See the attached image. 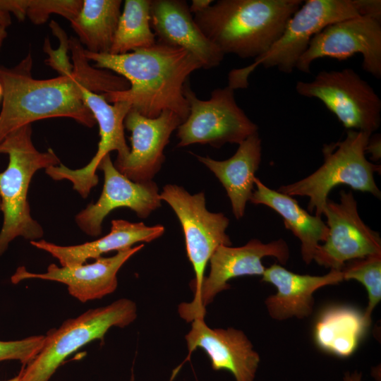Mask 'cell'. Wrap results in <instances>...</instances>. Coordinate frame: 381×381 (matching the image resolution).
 I'll use <instances>...</instances> for the list:
<instances>
[{
  "instance_id": "4fadbf2b",
  "label": "cell",
  "mask_w": 381,
  "mask_h": 381,
  "mask_svg": "<svg viewBox=\"0 0 381 381\" xmlns=\"http://www.w3.org/2000/svg\"><path fill=\"white\" fill-rule=\"evenodd\" d=\"M356 54L363 56V70L380 79L381 23L357 16L327 25L312 38L296 68L308 73L315 60L324 57L346 60Z\"/></svg>"
},
{
  "instance_id": "8992f818",
  "label": "cell",
  "mask_w": 381,
  "mask_h": 381,
  "mask_svg": "<svg viewBox=\"0 0 381 381\" xmlns=\"http://www.w3.org/2000/svg\"><path fill=\"white\" fill-rule=\"evenodd\" d=\"M136 317L135 303L128 298H120L66 320L59 328L47 332L40 352L22 367L20 381H49L73 352L92 341L102 339L112 327L130 325Z\"/></svg>"
},
{
  "instance_id": "d590c367",
  "label": "cell",
  "mask_w": 381,
  "mask_h": 381,
  "mask_svg": "<svg viewBox=\"0 0 381 381\" xmlns=\"http://www.w3.org/2000/svg\"><path fill=\"white\" fill-rule=\"evenodd\" d=\"M0 381H20V373H19L18 375L7 380H0Z\"/></svg>"
},
{
  "instance_id": "e575fe53",
  "label": "cell",
  "mask_w": 381,
  "mask_h": 381,
  "mask_svg": "<svg viewBox=\"0 0 381 381\" xmlns=\"http://www.w3.org/2000/svg\"><path fill=\"white\" fill-rule=\"evenodd\" d=\"M6 37H7L6 28L0 26V50Z\"/></svg>"
},
{
  "instance_id": "74e56055",
  "label": "cell",
  "mask_w": 381,
  "mask_h": 381,
  "mask_svg": "<svg viewBox=\"0 0 381 381\" xmlns=\"http://www.w3.org/2000/svg\"><path fill=\"white\" fill-rule=\"evenodd\" d=\"M0 210H1V199H0Z\"/></svg>"
},
{
  "instance_id": "f1b7e54d",
  "label": "cell",
  "mask_w": 381,
  "mask_h": 381,
  "mask_svg": "<svg viewBox=\"0 0 381 381\" xmlns=\"http://www.w3.org/2000/svg\"><path fill=\"white\" fill-rule=\"evenodd\" d=\"M45 336L37 335L14 341L0 340V361L15 360L25 365L40 352Z\"/></svg>"
},
{
  "instance_id": "ba28073f",
  "label": "cell",
  "mask_w": 381,
  "mask_h": 381,
  "mask_svg": "<svg viewBox=\"0 0 381 381\" xmlns=\"http://www.w3.org/2000/svg\"><path fill=\"white\" fill-rule=\"evenodd\" d=\"M299 95L323 103L348 130L372 134L381 122V100L352 68L321 71L310 81H298Z\"/></svg>"
},
{
  "instance_id": "7402d4cb",
  "label": "cell",
  "mask_w": 381,
  "mask_h": 381,
  "mask_svg": "<svg viewBox=\"0 0 381 381\" xmlns=\"http://www.w3.org/2000/svg\"><path fill=\"white\" fill-rule=\"evenodd\" d=\"M195 155L214 173L225 188L235 217L242 218L253 194L255 174L261 162L262 144L258 132L238 144L236 153L228 159L218 161Z\"/></svg>"
},
{
  "instance_id": "f546056e",
  "label": "cell",
  "mask_w": 381,
  "mask_h": 381,
  "mask_svg": "<svg viewBox=\"0 0 381 381\" xmlns=\"http://www.w3.org/2000/svg\"><path fill=\"white\" fill-rule=\"evenodd\" d=\"M360 16L367 17L381 23L380 0H353Z\"/></svg>"
},
{
  "instance_id": "8d00e7d4",
  "label": "cell",
  "mask_w": 381,
  "mask_h": 381,
  "mask_svg": "<svg viewBox=\"0 0 381 381\" xmlns=\"http://www.w3.org/2000/svg\"><path fill=\"white\" fill-rule=\"evenodd\" d=\"M2 95H3V89H2L1 85L0 84V100L2 99Z\"/></svg>"
},
{
  "instance_id": "1f68e13d",
  "label": "cell",
  "mask_w": 381,
  "mask_h": 381,
  "mask_svg": "<svg viewBox=\"0 0 381 381\" xmlns=\"http://www.w3.org/2000/svg\"><path fill=\"white\" fill-rule=\"evenodd\" d=\"M212 0H193L189 7L191 13H198L210 6L213 3Z\"/></svg>"
},
{
  "instance_id": "30bf717a",
  "label": "cell",
  "mask_w": 381,
  "mask_h": 381,
  "mask_svg": "<svg viewBox=\"0 0 381 381\" xmlns=\"http://www.w3.org/2000/svg\"><path fill=\"white\" fill-rule=\"evenodd\" d=\"M275 258L285 265L289 259V248L282 238L264 243L251 239L241 247L219 246L210 258V271L205 277L193 300L179 306L180 316L187 322L204 318L205 308L221 291L230 288L227 282L233 278L247 275H262L265 268L262 259Z\"/></svg>"
},
{
  "instance_id": "7c38bea8",
  "label": "cell",
  "mask_w": 381,
  "mask_h": 381,
  "mask_svg": "<svg viewBox=\"0 0 381 381\" xmlns=\"http://www.w3.org/2000/svg\"><path fill=\"white\" fill-rule=\"evenodd\" d=\"M328 236L316 249L313 260L330 270H341L352 260L381 254V238L360 217L351 191L340 192V202L329 199L324 207Z\"/></svg>"
},
{
  "instance_id": "9c48e42d",
  "label": "cell",
  "mask_w": 381,
  "mask_h": 381,
  "mask_svg": "<svg viewBox=\"0 0 381 381\" xmlns=\"http://www.w3.org/2000/svg\"><path fill=\"white\" fill-rule=\"evenodd\" d=\"M189 114L178 127V147L195 143L219 148L226 143L240 144L258 132V126L236 103L234 90L227 85L214 89L207 100L200 99L188 81L184 87Z\"/></svg>"
},
{
  "instance_id": "ac0fdd59",
  "label": "cell",
  "mask_w": 381,
  "mask_h": 381,
  "mask_svg": "<svg viewBox=\"0 0 381 381\" xmlns=\"http://www.w3.org/2000/svg\"><path fill=\"white\" fill-rule=\"evenodd\" d=\"M191 322V329L185 336L190 353L201 348L214 370H226L236 381H254L260 358L243 331L233 327L212 329L204 318Z\"/></svg>"
},
{
  "instance_id": "603a6c76",
  "label": "cell",
  "mask_w": 381,
  "mask_h": 381,
  "mask_svg": "<svg viewBox=\"0 0 381 381\" xmlns=\"http://www.w3.org/2000/svg\"><path fill=\"white\" fill-rule=\"evenodd\" d=\"M256 189L250 201L264 205L276 211L284 219V225L301 243L303 260L307 265L313 260L315 252L328 236V227L321 217L311 215L303 209L292 196L268 188L258 179H254Z\"/></svg>"
},
{
  "instance_id": "d6986e66",
  "label": "cell",
  "mask_w": 381,
  "mask_h": 381,
  "mask_svg": "<svg viewBox=\"0 0 381 381\" xmlns=\"http://www.w3.org/2000/svg\"><path fill=\"white\" fill-rule=\"evenodd\" d=\"M150 14L157 41L186 49L202 68L219 66L224 54L200 30L186 1L151 0Z\"/></svg>"
},
{
  "instance_id": "ffe728a7",
  "label": "cell",
  "mask_w": 381,
  "mask_h": 381,
  "mask_svg": "<svg viewBox=\"0 0 381 381\" xmlns=\"http://www.w3.org/2000/svg\"><path fill=\"white\" fill-rule=\"evenodd\" d=\"M262 277V282L277 289L265 301L270 316L277 320L309 317L313 310L315 291L344 281L341 270H330L322 276L299 274L278 264L266 267Z\"/></svg>"
},
{
  "instance_id": "9a60e30c",
  "label": "cell",
  "mask_w": 381,
  "mask_h": 381,
  "mask_svg": "<svg viewBox=\"0 0 381 381\" xmlns=\"http://www.w3.org/2000/svg\"><path fill=\"white\" fill-rule=\"evenodd\" d=\"M98 169L104 173L102 193L96 202L90 203L75 217L76 224L87 235H101L104 219L114 209L129 208L139 217L146 218L161 206L157 184L128 179L116 169L109 155L101 160Z\"/></svg>"
},
{
  "instance_id": "836d02e7",
  "label": "cell",
  "mask_w": 381,
  "mask_h": 381,
  "mask_svg": "<svg viewBox=\"0 0 381 381\" xmlns=\"http://www.w3.org/2000/svg\"><path fill=\"white\" fill-rule=\"evenodd\" d=\"M342 381H362V373L357 371L346 373Z\"/></svg>"
},
{
  "instance_id": "4dcf8cb0",
  "label": "cell",
  "mask_w": 381,
  "mask_h": 381,
  "mask_svg": "<svg viewBox=\"0 0 381 381\" xmlns=\"http://www.w3.org/2000/svg\"><path fill=\"white\" fill-rule=\"evenodd\" d=\"M381 138L380 134H376L372 138L370 137L368 144L365 147V153H370L371 159L377 161L381 157Z\"/></svg>"
},
{
  "instance_id": "d4e9b609",
  "label": "cell",
  "mask_w": 381,
  "mask_h": 381,
  "mask_svg": "<svg viewBox=\"0 0 381 381\" xmlns=\"http://www.w3.org/2000/svg\"><path fill=\"white\" fill-rule=\"evenodd\" d=\"M121 4V0H83L79 13L70 23L86 52H109Z\"/></svg>"
},
{
  "instance_id": "e0dca14e",
  "label": "cell",
  "mask_w": 381,
  "mask_h": 381,
  "mask_svg": "<svg viewBox=\"0 0 381 381\" xmlns=\"http://www.w3.org/2000/svg\"><path fill=\"white\" fill-rule=\"evenodd\" d=\"M143 246L140 244L119 250L108 258L101 256L89 264L64 267L50 264L44 273L30 272L21 266L12 275L11 282L17 284L30 279L54 281L66 284L69 294L81 302L99 299L116 290L119 270Z\"/></svg>"
},
{
  "instance_id": "484cf974",
  "label": "cell",
  "mask_w": 381,
  "mask_h": 381,
  "mask_svg": "<svg viewBox=\"0 0 381 381\" xmlns=\"http://www.w3.org/2000/svg\"><path fill=\"white\" fill-rule=\"evenodd\" d=\"M151 0H126L109 50L123 54L147 48L157 42L150 27Z\"/></svg>"
},
{
  "instance_id": "d6a6232c",
  "label": "cell",
  "mask_w": 381,
  "mask_h": 381,
  "mask_svg": "<svg viewBox=\"0 0 381 381\" xmlns=\"http://www.w3.org/2000/svg\"><path fill=\"white\" fill-rule=\"evenodd\" d=\"M11 24V14L0 8V26L7 28Z\"/></svg>"
},
{
  "instance_id": "277c9868",
  "label": "cell",
  "mask_w": 381,
  "mask_h": 381,
  "mask_svg": "<svg viewBox=\"0 0 381 381\" xmlns=\"http://www.w3.org/2000/svg\"><path fill=\"white\" fill-rule=\"evenodd\" d=\"M54 150L41 152L32 140L31 124L9 133L0 143V199L3 224L0 231V256L17 237L37 241L44 230L30 213L28 200L33 175L40 169L59 165Z\"/></svg>"
},
{
  "instance_id": "5bb4252c",
  "label": "cell",
  "mask_w": 381,
  "mask_h": 381,
  "mask_svg": "<svg viewBox=\"0 0 381 381\" xmlns=\"http://www.w3.org/2000/svg\"><path fill=\"white\" fill-rule=\"evenodd\" d=\"M83 100L99 125V141L97 152L87 165L72 169L63 164L45 169V173L55 181L68 180L80 195L86 198L98 183L96 171L101 160L111 151L117 152L114 163L123 162L130 148L124 135V119L131 109L125 102L109 103L101 94L83 88Z\"/></svg>"
},
{
  "instance_id": "44dd1931",
  "label": "cell",
  "mask_w": 381,
  "mask_h": 381,
  "mask_svg": "<svg viewBox=\"0 0 381 381\" xmlns=\"http://www.w3.org/2000/svg\"><path fill=\"white\" fill-rule=\"evenodd\" d=\"M164 232L162 225L146 226L143 222H131L124 219L111 221L107 235L90 242L74 246H59L44 239L31 241L30 244L56 258L61 266L83 265L89 259H97L112 250L131 248L138 242H150Z\"/></svg>"
},
{
  "instance_id": "cb8c5ba5",
  "label": "cell",
  "mask_w": 381,
  "mask_h": 381,
  "mask_svg": "<svg viewBox=\"0 0 381 381\" xmlns=\"http://www.w3.org/2000/svg\"><path fill=\"white\" fill-rule=\"evenodd\" d=\"M369 327L363 312L348 306H332L318 317L313 338L322 351L347 358L356 351Z\"/></svg>"
},
{
  "instance_id": "83f0119b",
  "label": "cell",
  "mask_w": 381,
  "mask_h": 381,
  "mask_svg": "<svg viewBox=\"0 0 381 381\" xmlns=\"http://www.w3.org/2000/svg\"><path fill=\"white\" fill-rule=\"evenodd\" d=\"M82 4L83 0H25V15L35 25L44 23L52 13L71 22Z\"/></svg>"
},
{
  "instance_id": "6da1fadb",
  "label": "cell",
  "mask_w": 381,
  "mask_h": 381,
  "mask_svg": "<svg viewBox=\"0 0 381 381\" xmlns=\"http://www.w3.org/2000/svg\"><path fill=\"white\" fill-rule=\"evenodd\" d=\"M69 48L73 71L56 78L35 79L30 53L13 68L0 66V143L11 132L44 119L67 117L92 128L96 121L83 100V88L104 94L129 87L122 76L91 65L78 39L71 37Z\"/></svg>"
},
{
  "instance_id": "3957f363",
  "label": "cell",
  "mask_w": 381,
  "mask_h": 381,
  "mask_svg": "<svg viewBox=\"0 0 381 381\" xmlns=\"http://www.w3.org/2000/svg\"><path fill=\"white\" fill-rule=\"evenodd\" d=\"M302 0H219L194 20L224 55L258 58L282 34Z\"/></svg>"
},
{
  "instance_id": "4316f807",
  "label": "cell",
  "mask_w": 381,
  "mask_h": 381,
  "mask_svg": "<svg viewBox=\"0 0 381 381\" xmlns=\"http://www.w3.org/2000/svg\"><path fill=\"white\" fill-rule=\"evenodd\" d=\"M341 272L344 280H356L366 289L368 303L363 316L370 326L373 311L381 300V254L350 260Z\"/></svg>"
},
{
  "instance_id": "8fae6325",
  "label": "cell",
  "mask_w": 381,
  "mask_h": 381,
  "mask_svg": "<svg viewBox=\"0 0 381 381\" xmlns=\"http://www.w3.org/2000/svg\"><path fill=\"white\" fill-rule=\"evenodd\" d=\"M159 198L170 205L182 226L187 255L195 275L190 285L195 293L214 250L220 246H231L226 233L229 220L221 212L207 210L202 192L191 195L181 186L167 184L159 193Z\"/></svg>"
},
{
  "instance_id": "52a82bcc",
  "label": "cell",
  "mask_w": 381,
  "mask_h": 381,
  "mask_svg": "<svg viewBox=\"0 0 381 381\" xmlns=\"http://www.w3.org/2000/svg\"><path fill=\"white\" fill-rule=\"evenodd\" d=\"M357 16H360L353 0L306 1L266 53L255 59L248 66L229 72L228 85L234 90L246 88L249 75L259 65L291 73L316 34L330 24Z\"/></svg>"
},
{
  "instance_id": "5b68a950",
  "label": "cell",
  "mask_w": 381,
  "mask_h": 381,
  "mask_svg": "<svg viewBox=\"0 0 381 381\" xmlns=\"http://www.w3.org/2000/svg\"><path fill=\"white\" fill-rule=\"evenodd\" d=\"M370 134L348 130L346 138L337 143L325 144L322 152L323 164L313 174L295 183L283 185L278 191L290 195L309 198L308 210L321 217L329 192L337 186L347 185L352 189L373 194L380 198L374 173L380 165L369 162L365 147Z\"/></svg>"
},
{
  "instance_id": "7a4b0ae2",
  "label": "cell",
  "mask_w": 381,
  "mask_h": 381,
  "mask_svg": "<svg viewBox=\"0 0 381 381\" xmlns=\"http://www.w3.org/2000/svg\"><path fill=\"white\" fill-rule=\"evenodd\" d=\"M97 68L115 72L130 84L125 90L101 94L109 103L125 102L141 115L156 118L169 110L186 120L189 114L184 87L189 75L202 68L183 48L157 40L152 46L123 54L86 52Z\"/></svg>"
},
{
  "instance_id": "2e32d148",
  "label": "cell",
  "mask_w": 381,
  "mask_h": 381,
  "mask_svg": "<svg viewBox=\"0 0 381 381\" xmlns=\"http://www.w3.org/2000/svg\"><path fill=\"white\" fill-rule=\"evenodd\" d=\"M182 119L173 111L166 110L156 118H147L131 109L124 119V127L131 133V148L116 169L132 181H152L164 161V150L172 132Z\"/></svg>"
}]
</instances>
